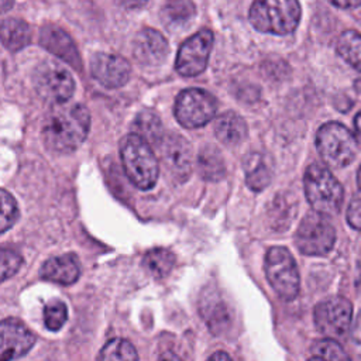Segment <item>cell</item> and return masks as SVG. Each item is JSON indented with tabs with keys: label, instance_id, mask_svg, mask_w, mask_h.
Segmentation results:
<instances>
[{
	"label": "cell",
	"instance_id": "obj_1",
	"mask_svg": "<svg viewBox=\"0 0 361 361\" xmlns=\"http://www.w3.org/2000/svg\"><path fill=\"white\" fill-rule=\"evenodd\" d=\"M89 128L90 114L87 109L80 103L63 102L49 109L41 127V135L51 151L68 154L85 141Z\"/></svg>",
	"mask_w": 361,
	"mask_h": 361
},
{
	"label": "cell",
	"instance_id": "obj_2",
	"mask_svg": "<svg viewBox=\"0 0 361 361\" xmlns=\"http://www.w3.org/2000/svg\"><path fill=\"white\" fill-rule=\"evenodd\" d=\"M120 157L124 173L135 188L141 190L154 188L159 166L148 141L135 133L126 135L120 145Z\"/></svg>",
	"mask_w": 361,
	"mask_h": 361
},
{
	"label": "cell",
	"instance_id": "obj_3",
	"mask_svg": "<svg viewBox=\"0 0 361 361\" xmlns=\"http://www.w3.org/2000/svg\"><path fill=\"white\" fill-rule=\"evenodd\" d=\"M302 8L298 0H254L250 23L261 32L286 35L296 30Z\"/></svg>",
	"mask_w": 361,
	"mask_h": 361
},
{
	"label": "cell",
	"instance_id": "obj_4",
	"mask_svg": "<svg viewBox=\"0 0 361 361\" xmlns=\"http://www.w3.org/2000/svg\"><path fill=\"white\" fill-rule=\"evenodd\" d=\"M303 188L313 210L333 216L341 209L344 189L326 166L320 164L309 165L303 175Z\"/></svg>",
	"mask_w": 361,
	"mask_h": 361
},
{
	"label": "cell",
	"instance_id": "obj_5",
	"mask_svg": "<svg viewBox=\"0 0 361 361\" xmlns=\"http://www.w3.org/2000/svg\"><path fill=\"white\" fill-rule=\"evenodd\" d=\"M316 148L322 159L331 168L350 165L358 152L355 135L336 121L326 123L317 130Z\"/></svg>",
	"mask_w": 361,
	"mask_h": 361
},
{
	"label": "cell",
	"instance_id": "obj_6",
	"mask_svg": "<svg viewBox=\"0 0 361 361\" xmlns=\"http://www.w3.org/2000/svg\"><path fill=\"white\" fill-rule=\"evenodd\" d=\"M264 269L269 285L282 299L292 300L298 296L300 286L299 271L288 248L271 247L265 255Z\"/></svg>",
	"mask_w": 361,
	"mask_h": 361
},
{
	"label": "cell",
	"instance_id": "obj_7",
	"mask_svg": "<svg viewBox=\"0 0 361 361\" xmlns=\"http://www.w3.org/2000/svg\"><path fill=\"white\" fill-rule=\"evenodd\" d=\"M334 243L336 230L326 214L313 210L302 219L295 235V244L302 254L313 257L326 255L331 251Z\"/></svg>",
	"mask_w": 361,
	"mask_h": 361
},
{
	"label": "cell",
	"instance_id": "obj_8",
	"mask_svg": "<svg viewBox=\"0 0 361 361\" xmlns=\"http://www.w3.org/2000/svg\"><path fill=\"white\" fill-rule=\"evenodd\" d=\"M217 103L213 94L203 89H186L175 100L173 114L179 124L186 128H199L213 120Z\"/></svg>",
	"mask_w": 361,
	"mask_h": 361
},
{
	"label": "cell",
	"instance_id": "obj_9",
	"mask_svg": "<svg viewBox=\"0 0 361 361\" xmlns=\"http://www.w3.org/2000/svg\"><path fill=\"white\" fill-rule=\"evenodd\" d=\"M34 87L47 102H68L75 92V80L69 71L54 61L41 62L34 72Z\"/></svg>",
	"mask_w": 361,
	"mask_h": 361
},
{
	"label": "cell",
	"instance_id": "obj_10",
	"mask_svg": "<svg viewBox=\"0 0 361 361\" xmlns=\"http://www.w3.org/2000/svg\"><path fill=\"white\" fill-rule=\"evenodd\" d=\"M317 330L330 338L343 337L351 324L353 305L343 296H331L319 302L313 312Z\"/></svg>",
	"mask_w": 361,
	"mask_h": 361
},
{
	"label": "cell",
	"instance_id": "obj_11",
	"mask_svg": "<svg viewBox=\"0 0 361 361\" xmlns=\"http://www.w3.org/2000/svg\"><path fill=\"white\" fill-rule=\"evenodd\" d=\"M213 47V32L202 30L188 38L179 48L175 69L182 76H196L202 73L207 65L209 55Z\"/></svg>",
	"mask_w": 361,
	"mask_h": 361
},
{
	"label": "cell",
	"instance_id": "obj_12",
	"mask_svg": "<svg viewBox=\"0 0 361 361\" xmlns=\"http://www.w3.org/2000/svg\"><path fill=\"white\" fill-rule=\"evenodd\" d=\"M159 147L166 173L176 182H186L192 172V149L186 138L171 133L164 137Z\"/></svg>",
	"mask_w": 361,
	"mask_h": 361
},
{
	"label": "cell",
	"instance_id": "obj_13",
	"mask_svg": "<svg viewBox=\"0 0 361 361\" xmlns=\"http://www.w3.org/2000/svg\"><path fill=\"white\" fill-rule=\"evenodd\" d=\"M90 73L104 87L116 89L128 82L131 66L120 55L97 52L90 61Z\"/></svg>",
	"mask_w": 361,
	"mask_h": 361
},
{
	"label": "cell",
	"instance_id": "obj_14",
	"mask_svg": "<svg viewBox=\"0 0 361 361\" xmlns=\"http://www.w3.org/2000/svg\"><path fill=\"white\" fill-rule=\"evenodd\" d=\"M1 344L0 360L8 361L23 357L35 344V336L16 319H6L1 322Z\"/></svg>",
	"mask_w": 361,
	"mask_h": 361
},
{
	"label": "cell",
	"instance_id": "obj_15",
	"mask_svg": "<svg viewBox=\"0 0 361 361\" xmlns=\"http://www.w3.org/2000/svg\"><path fill=\"white\" fill-rule=\"evenodd\" d=\"M169 47L165 37L152 28L141 30L133 42V54L135 59L148 66L162 63L168 55Z\"/></svg>",
	"mask_w": 361,
	"mask_h": 361
},
{
	"label": "cell",
	"instance_id": "obj_16",
	"mask_svg": "<svg viewBox=\"0 0 361 361\" xmlns=\"http://www.w3.org/2000/svg\"><path fill=\"white\" fill-rule=\"evenodd\" d=\"M39 44L75 69H80V56L72 38L59 27L45 25L39 32Z\"/></svg>",
	"mask_w": 361,
	"mask_h": 361
},
{
	"label": "cell",
	"instance_id": "obj_17",
	"mask_svg": "<svg viewBox=\"0 0 361 361\" xmlns=\"http://www.w3.org/2000/svg\"><path fill=\"white\" fill-rule=\"evenodd\" d=\"M80 275V265L73 254H63L54 257L44 262L39 269V276L61 285H71L78 281Z\"/></svg>",
	"mask_w": 361,
	"mask_h": 361
},
{
	"label": "cell",
	"instance_id": "obj_18",
	"mask_svg": "<svg viewBox=\"0 0 361 361\" xmlns=\"http://www.w3.org/2000/svg\"><path fill=\"white\" fill-rule=\"evenodd\" d=\"M247 124L241 116L234 111L220 114L214 121V134L220 142L228 147L241 144L247 137Z\"/></svg>",
	"mask_w": 361,
	"mask_h": 361
},
{
	"label": "cell",
	"instance_id": "obj_19",
	"mask_svg": "<svg viewBox=\"0 0 361 361\" xmlns=\"http://www.w3.org/2000/svg\"><path fill=\"white\" fill-rule=\"evenodd\" d=\"M245 182L254 192H261L268 186L272 178V171L268 159L259 152H251L243 161Z\"/></svg>",
	"mask_w": 361,
	"mask_h": 361
},
{
	"label": "cell",
	"instance_id": "obj_20",
	"mask_svg": "<svg viewBox=\"0 0 361 361\" xmlns=\"http://www.w3.org/2000/svg\"><path fill=\"white\" fill-rule=\"evenodd\" d=\"M197 169L200 176L206 180L217 182L223 179L226 175V164L221 152L210 144L204 145L197 155Z\"/></svg>",
	"mask_w": 361,
	"mask_h": 361
},
{
	"label": "cell",
	"instance_id": "obj_21",
	"mask_svg": "<svg viewBox=\"0 0 361 361\" xmlns=\"http://www.w3.org/2000/svg\"><path fill=\"white\" fill-rule=\"evenodd\" d=\"M1 41L8 51L17 52L30 44L31 30L20 18H6L1 24Z\"/></svg>",
	"mask_w": 361,
	"mask_h": 361
},
{
	"label": "cell",
	"instance_id": "obj_22",
	"mask_svg": "<svg viewBox=\"0 0 361 361\" xmlns=\"http://www.w3.org/2000/svg\"><path fill=\"white\" fill-rule=\"evenodd\" d=\"M133 133L154 145H159L165 137L159 117L154 111H141L133 121Z\"/></svg>",
	"mask_w": 361,
	"mask_h": 361
},
{
	"label": "cell",
	"instance_id": "obj_23",
	"mask_svg": "<svg viewBox=\"0 0 361 361\" xmlns=\"http://www.w3.org/2000/svg\"><path fill=\"white\" fill-rule=\"evenodd\" d=\"M175 255L166 248H154L142 258V268L155 279L165 278L175 265Z\"/></svg>",
	"mask_w": 361,
	"mask_h": 361
},
{
	"label": "cell",
	"instance_id": "obj_24",
	"mask_svg": "<svg viewBox=\"0 0 361 361\" xmlns=\"http://www.w3.org/2000/svg\"><path fill=\"white\" fill-rule=\"evenodd\" d=\"M196 13L192 0H165L161 8L162 21L168 27L185 25Z\"/></svg>",
	"mask_w": 361,
	"mask_h": 361
},
{
	"label": "cell",
	"instance_id": "obj_25",
	"mask_svg": "<svg viewBox=\"0 0 361 361\" xmlns=\"http://www.w3.org/2000/svg\"><path fill=\"white\" fill-rule=\"evenodd\" d=\"M337 54L355 71L361 72V34L354 30L344 31L336 44Z\"/></svg>",
	"mask_w": 361,
	"mask_h": 361
},
{
	"label": "cell",
	"instance_id": "obj_26",
	"mask_svg": "<svg viewBox=\"0 0 361 361\" xmlns=\"http://www.w3.org/2000/svg\"><path fill=\"white\" fill-rule=\"evenodd\" d=\"M200 310H202V317H204L212 331L219 333V330L226 326L228 313H227L226 305L220 299L214 296H212L210 299H204L200 305Z\"/></svg>",
	"mask_w": 361,
	"mask_h": 361
},
{
	"label": "cell",
	"instance_id": "obj_27",
	"mask_svg": "<svg viewBox=\"0 0 361 361\" xmlns=\"http://www.w3.org/2000/svg\"><path fill=\"white\" fill-rule=\"evenodd\" d=\"M100 360H137L138 354L134 345L124 338H113L104 344L99 354Z\"/></svg>",
	"mask_w": 361,
	"mask_h": 361
},
{
	"label": "cell",
	"instance_id": "obj_28",
	"mask_svg": "<svg viewBox=\"0 0 361 361\" xmlns=\"http://www.w3.org/2000/svg\"><path fill=\"white\" fill-rule=\"evenodd\" d=\"M312 360H348L350 357L341 348V345L334 338H323L316 341L310 348Z\"/></svg>",
	"mask_w": 361,
	"mask_h": 361
},
{
	"label": "cell",
	"instance_id": "obj_29",
	"mask_svg": "<svg viewBox=\"0 0 361 361\" xmlns=\"http://www.w3.org/2000/svg\"><path fill=\"white\" fill-rule=\"evenodd\" d=\"M68 319V309L61 300H49L44 307V323L51 331L59 330Z\"/></svg>",
	"mask_w": 361,
	"mask_h": 361
},
{
	"label": "cell",
	"instance_id": "obj_30",
	"mask_svg": "<svg viewBox=\"0 0 361 361\" xmlns=\"http://www.w3.org/2000/svg\"><path fill=\"white\" fill-rule=\"evenodd\" d=\"M1 219H0V231L4 233L13 227L18 219V207L16 199L6 190H1Z\"/></svg>",
	"mask_w": 361,
	"mask_h": 361
},
{
	"label": "cell",
	"instance_id": "obj_31",
	"mask_svg": "<svg viewBox=\"0 0 361 361\" xmlns=\"http://www.w3.org/2000/svg\"><path fill=\"white\" fill-rule=\"evenodd\" d=\"M23 262L21 255L11 248H1V281L14 275Z\"/></svg>",
	"mask_w": 361,
	"mask_h": 361
},
{
	"label": "cell",
	"instance_id": "obj_32",
	"mask_svg": "<svg viewBox=\"0 0 361 361\" xmlns=\"http://www.w3.org/2000/svg\"><path fill=\"white\" fill-rule=\"evenodd\" d=\"M347 221L353 228L361 230V189L351 197L347 207Z\"/></svg>",
	"mask_w": 361,
	"mask_h": 361
},
{
	"label": "cell",
	"instance_id": "obj_33",
	"mask_svg": "<svg viewBox=\"0 0 361 361\" xmlns=\"http://www.w3.org/2000/svg\"><path fill=\"white\" fill-rule=\"evenodd\" d=\"M351 343L361 354V310L358 312L354 326H353V330H351Z\"/></svg>",
	"mask_w": 361,
	"mask_h": 361
},
{
	"label": "cell",
	"instance_id": "obj_34",
	"mask_svg": "<svg viewBox=\"0 0 361 361\" xmlns=\"http://www.w3.org/2000/svg\"><path fill=\"white\" fill-rule=\"evenodd\" d=\"M333 6L338 7V8H357L361 6V0H329Z\"/></svg>",
	"mask_w": 361,
	"mask_h": 361
},
{
	"label": "cell",
	"instance_id": "obj_35",
	"mask_svg": "<svg viewBox=\"0 0 361 361\" xmlns=\"http://www.w3.org/2000/svg\"><path fill=\"white\" fill-rule=\"evenodd\" d=\"M121 6L128 7V8H134V7H140L142 4H145L148 0H117Z\"/></svg>",
	"mask_w": 361,
	"mask_h": 361
},
{
	"label": "cell",
	"instance_id": "obj_36",
	"mask_svg": "<svg viewBox=\"0 0 361 361\" xmlns=\"http://www.w3.org/2000/svg\"><path fill=\"white\" fill-rule=\"evenodd\" d=\"M210 360H230V355L224 351H217L209 357Z\"/></svg>",
	"mask_w": 361,
	"mask_h": 361
},
{
	"label": "cell",
	"instance_id": "obj_37",
	"mask_svg": "<svg viewBox=\"0 0 361 361\" xmlns=\"http://www.w3.org/2000/svg\"><path fill=\"white\" fill-rule=\"evenodd\" d=\"M354 127H355V133L357 135L361 138V111L355 116L354 118Z\"/></svg>",
	"mask_w": 361,
	"mask_h": 361
},
{
	"label": "cell",
	"instance_id": "obj_38",
	"mask_svg": "<svg viewBox=\"0 0 361 361\" xmlns=\"http://www.w3.org/2000/svg\"><path fill=\"white\" fill-rule=\"evenodd\" d=\"M14 0H1V10L7 11L10 7H13Z\"/></svg>",
	"mask_w": 361,
	"mask_h": 361
},
{
	"label": "cell",
	"instance_id": "obj_39",
	"mask_svg": "<svg viewBox=\"0 0 361 361\" xmlns=\"http://www.w3.org/2000/svg\"><path fill=\"white\" fill-rule=\"evenodd\" d=\"M357 183H358V189H361V165H360L358 172H357Z\"/></svg>",
	"mask_w": 361,
	"mask_h": 361
},
{
	"label": "cell",
	"instance_id": "obj_40",
	"mask_svg": "<svg viewBox=\"0 0 361 361\" xmlns=\"http://www.w3.org/2000/svg\"><path fill=\"white\" fill-rule=\"evenodd\" d=\"M354 87H355L357 92L361 93V79H357V80L354 82Z\"/></svg>",
	"mask_w": 361,
	"mask_h": 361
}]
</instances>
